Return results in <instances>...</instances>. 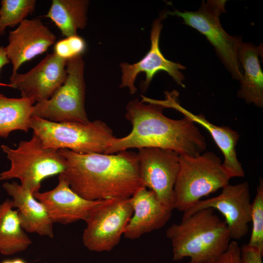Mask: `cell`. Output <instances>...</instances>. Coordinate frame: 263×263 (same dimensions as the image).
Returning a JSON list of instances; mask_svg holds the SVG:
<instances>
[{
  "instance_id": "484cf974",
  "label": "cell",
  "mask_w": 263,
  "mask_h": 263,
  "mask_svg": "<svg viewBox=\"0 0 263 263\" xmlns=\"http://www.w3.org/2000/svg\"><path fill=\"white\" fill-rule=\"evenodd\" d=\"M212 263H242L237 242L231 241L227 249Z\"/></svg>"
},
{
  "instance_id": "30bf717a",
  "label": "cell",
  "mask_w": 263,
  "mask_h": 263,
  "mask_svg": "<svg viewBox=\"0 0 263 263\" xmlns=\"http://www.w3.org/2000/svg\"><path fill=\"white\" fill-rule=\"evenodd\" d=\"M136 153L144 187L152 190L164 206L172 210L180 155L171 150L153 147L139 149Z\"/></svg>"
},
{
  "instance_id": "f546056e",
  "label": "cell",
  "mask_w": 263,
  "mask_h": 263,
  "mask_svg": "<svg viewBox=\"0 0 263 263\" xmlns=\"http://www.w3.org/2000/svg\"><path fill=\"white\" fill-rule=\"evenodd\" d=\"M48 263L45 262V263ZM62 263V262H61V263Z\"/></svg>"
},
{
  "instance_id": "603a6c76",
  "label": "cell",
  "mask_w": 263,
  "mask_h": 263,
  "mask_svg": "<svg viewBox=\"0 0 263 263\" xmlns=\"http://www.w3.org/2000/svg\"><path fill=\"white\" fill-rule=\"evenodd\" d=\"M35 0H2L0 7V36L7 27L18 26L32 14L36 7Z\"/></svg>"
},
{
  "instance_id": "4316f807",
  "label": "cell",
  "mask_w": 263,
  "mask_h": 263,
  "mask_svg": "<svg viewBox=\"0 0 263 263\" xmlns=\"http://www.w3.org/2000/svg\"><path fill=\"white\" fill-rule=\"evenodd\" d=\"M242 263H263V251L258 248L244 244L240 247Z\"/></svg>"
},
{
  "instance_id": "cb8c5ba5",
  "label": "cell",
  "mask_w": 263,
  "mask_h": 263,
  "mask_svg": "<svg viewBox=\"0 0 263 263\" xmlns=\"http://www.w3.org/2000/svg\"><path fill=\"white\" fill-rule=\"evenodd\" d=\"M252 230L249 245L263 251V181L259 179L256 196L251 205Z\"/></svg>"
},
{
  "instance_id": "d6986e66",
  "label": "cell",
  "mask_w": 263,
  "mask_h": 263,
  "mask_svg": "<svg viewBox=\"0 0 263 263\" xmlns=\"http://www.w3.org/2000/svg\"><path fill=\"white\" fill-rule=\"evenodd\" d=\"M262 50L261 46L243 41L238 49V60L244 72L237 95L260 108L263 107V73L259 59Z\"/></svg>"
},
{
  "instance_id": "ffe728a7",
  "label": "cell",
  "mask_w": 263,
  "mask_h": 263,
  "mask_svg": "<svg viewBox=\"0 0 263 263\" xmlns=\"http://www.w3.org/2000/svg\"><path fill=\"white\" fill-rule=\"evenodd\" d=\"M31 239L22 228L18 211L14 209L12 200L0 203V253L12 255L26 250Z\"/></svg>"
},
{
  "instance_id": "9a60e30c",
  "label": "cell",
  "mask_w": 263,
  "mask_h": 263,
  "mask_svg": "<svg viewBox=\"0 0 263 263\" xmlns=\"http://www.w3.org/2000/svg\"><path fill=\"white\" fill-rule=\"evenodd\" d=\"M165 99H149V102L159 104L165 108L173 109L194 123L205 128L211 135L224 156L223 166L230 178L243 177L244 171L237 155L236 146L239 139L238 133L226 126H218L207 120L202 114H195L183 107L178 102L179 93L174 90L165 93Z\"/></svg>"
},
{
  "instance_id": "2e32d148",
  "label": "cell",
  "mask_w": 263,
  "mask_h": 263,
  "mask_svg": "<svg viewBox=\"0 0 263 263\" xmlns=\"http://www.w3.org/2000/svg\"><path fill=\"white\" fill-rule=\"evenodd\" d=\"M33 195L44 206L53 223L62 225L85 222L91 210L101 201L82 198L71 188L61 174L54 188Z\"/></svg>"
},
{
  "instance_id": "7a4b0ae2",
  "label": "cell",
  "mask_w": 263,
  "mask_h": 263,
  "mask_svg": "<svg viewBox=\"0 0 263 263\" xmlns=\"http://www.w3.org/2000/svg\"><path fill=\"white\" fill-rule=\"evenodd\" d=\"M164 109L159 104H146L137 99L129 102L125 116L132 126V131L123 137H115L105 154L150 147L171 150L179 155L196 156L203 153L207 142L195 123L185 116L169 118L163 114Z\"/></svg>"
},
{
  "instance_id": "3957f363",
  "label": "cell",
  "mask_w": 263,
  "mask_h": 263,
  "mask_svg": "<svg viewBox=\"0 0 263 263\" xmlns=\"http://www.w3.org/2000/svg\"><path fill=\"white\" fill-rule=\"evenodd\" d=\"M166 236L171 242L173 260L188 257L189 263H212L231 242L225 223L211 208L182 217L167 229Z\"/></svg>"
},
{
  "instance_id": "6da1fadb",
  "label": "cell",
  "mask_w": 263,
  "mask_h": 263,
  "mask_svg": "<svg viewBox=\"0 0 263 263\" xmlns=\"http://www.w3.org/2000/svg\"><path fill=\"white\" fill-rule=\"evenodd\" d=\"M59 151L65 159L61 174L71 188L91 201L131 197L144 187L137 153L123 150L113 154H81Z\"/></svg>"
},
{
  "instance_id": "e0dca14e",
  "label": "cell",
  "mask_w": 263,
  "mask_h": 263,
  "mask_svg": "<svg viewBox=\"0 0 263 263\" xmlns=\"http://www.w3.org/2000/svg\"><path fill=\"white\" fill-rule=\"evenodd\" d=\"M133 213L123 235L135 240L143 235L163 227L171 216L172 210L164 206L154 193L145 187L137 190L131 197Z\"/></svg>"
},
{
  "instance_id": "7c38bea8",
  "label": "cell",
  "mask_w": 263,
  "mask_h": 263,
  "mask_svg": "<svg viewBox=\"0 0 263 263\" xmlns=\"http://www.w3.org/2000/svg\"><path fill=\"white\" fill-rule=\"evenodd\" d=\"M168 15L163 14L153 22L150 32V48L146 55L137 62L130 64L126 62L120 65L121 72L120 87L129 89L131 94L137 92L135 81L139 73L144 72L146 79L141 84L142 91H146L154 75L160 71L167 72L179 86L184 88L185 77L181 70L186 67L181 64L166 59L159 48V39L162 28V20Z\"/></svg>"
},
{
  "instance_id": "9c48e42d",
  "label": "cell",
  "mask_w": 263,
  "mask_h": 263,
  "mask_svg": "<svg viewBox=\"0 0 263 263\" xmlns=\"http://www.w3.org/2000/svg\"><path fill=\"white\" fill-rule=\"evenodd\" d=\"M132 213L130 197L101 200L85 221L82 238L84 245L94 252L113 250L120 242Z\"/></svg>"
},
{
  "instance_id": "277c9868",
  "label": "cell",
  "mask_w": 263,
  "mask_h": 263,
  "mask_svg": "<svg viewBox=\"0 0 263 263\" xmlns=\"http://www.w3.org/2000/svg\"><path fill=\"white\" fill-rule=\"evenodd\" d=\"M174 187V209L185 212L201 198L229 184L231 179L220 158L211 151L180 155Z\"/></svg>"
},
{
  "instance_id": "8992f818",
  "label": "cell",
  "mask_w": 263,
  "mask_h": 263,
  "mask_svg": "<svg viewBox=\"0 0 263 263\" xmlns=\"http://www.w3.org/2000/svg\"><path fill=\"white\" fill-rule=\"evenodd\" d=\"M1 149L10 160L11 166L0 173V180L17 178L20 184L33 194L39 191L43 180L59 175L65 169V158L59 150L44 148L34 132L30 140L20 141L16 149L4 145Z\"/></svg>"
},
{
  "instance_id": "4fadbf2b",
  "label": "cell",
  "mask_w": 263,
  "mask_h": 263,
  "mask_svg": "<svg viewBox=\"0 0 263 263\" xmlns=\"http://www.w3.org/2000/svg\"><path fill=\"white\" fill-rule=\"evenodd\" d=\"M67 60L54 53L48 54L29 71L11 75L9 84L20 91L22 97L35 103L49 99L64 82Z\"/></svg>"
},
{
  "instance_id": "44dd1931",
  "label": "cell",
  "mask_w": 263,
  "mask_h": 263,
  "mask_svg": "<svg viewBox=\"0 0 263 263\" xmlns=\"http://www.w3.org/2000/svg\"><path fill=\"white\" fill-rule=\"evenodd\" d=\"M89 4L87 0H53L45 17L55 23L65 38L76 35L78 30L87 25Z\"/></svg>"
},
{
  "instance_id": "ba28073f",
  "label": "cell",
  "mask_w": 263,
  "mask_h": 263,
  "mask_svg": "<svg viewBox=\"0 0 263 263\" xmlns=\"http://www.w3.org/2000/svg\"><path fill=\"white\" fill-rule=\"evenodd\" d=\"M225 3V0H203L196 11L175 10L167 14L181 17L184 23L205 36L233 78L240 81L243 74L238 58V49L242 40L228 34L221 24L220 17L226 12Z\"/></svg>"
},
{
  "instance_id": "52a82bcc",
  "label": "cell",
  "mask_w": 263,
  "mask_h": 263,
  "mask_svg": "<svg viewBox=\"0 0 263 263\" xmlns=\"http://www.w3.org/2000/svg\"><path fill=\"white\" fill-rule=\"evenodd\" d=\"M84 68L82 56L67 60L64 82L49 99L35 103L33 116L58 123L88 122Z\"/></svg>"
},
{
  "instance_id": "5b68a950",
  "label": "cell",
  "mask_w": 263,
  "mask_h": 263,
  "mask_svg": "<svg viewBox=\"0 0 263 263\" xmlns=\"http://www.w3.org/2000/svg\"><path fill=\"white\" fill-rule=\"evenodd\" d=\"M30 129L44 148L67 149L81 154L105 153L115 138L113 130L100 120L87 123H58L33 116Z\"/></svg>"
},
{
  "instance_id": "5bb4252c",
  "label": "cell",
  "mask_w": 263,
  "mask_h": 263,
  "mask_svg": "<svg viewBox=\"0 0 263 263\" xmlns=\"http://www.w3.org/2000/svg\"><path fill=\"white\" fill-rule=\"evenodd\" d=\"M56 38L39 19H26L16 29L10 31L4 50L12 65V75L17 73L24 63L46 52L55 43Z\"/></svg>"
},
{
  "instance_id": "7402d4cb",
  "label": "cell",
  "mask_w": 263,
  "mask_h": 263,
  "mask_svg": "<svg viewBox=\"0 0 263 263\" xmlns=\"http://www.w3.org/2000/svg\"><path fill=\"white\" fill-rule=\"evenodd\" d=\"M35 103L27 98H9L0 93V137L7 138L17 130L28 132Z\"/></svg>"
},
{
  "instance_id": "f1b7e54d",
  "label": "cell",
  "mask_w": 263,
  "mask_h": 263,
  "mask_svg": "<svg viewBox=\"0 0 263 263\" xmlns=\"http://www.w3.org/2000/svg\"><path fill=\"white\" fill-rule=\"evenodd\" d=\"M0 263H28L24 260L21 258H15L13 259L5 260Z\"/></svg>"
},
{
  "instance_id": "83f0119b",
  "label": "cell",
  "mask_w": 263,
  "mask_h": 263,
  "mask_svg": "<svg viewBox=\"0 0 263 263\" xmlns=\"http://www.w3.org/2000/svg\"><path fill=\"white\" fill-rule=\"evenodd\" d=\"M10 63V61L7 56L4 47L0 46V73L1 69L5 65ZM0 86H7L11 87L9 84H5L0 82Z\"/></svg>"
},
{
  "instance_id": "8fae6325",
  "label": "cell",
  "mask_w": 263,
  "mask_h": 263,
  "mask_svg": "<svg viewBox=\"0 0 263 263\" xmlns=\"http://www.w3.org/2000/svg\"><path fill=\"white\" fill-rule=\"evenodd\" d=\"M251 205L249 186L245 181L236 185L228 184L222 188L219 195L199 200L184 212L183 217L204 208L217 210L225 218L231 239L239 240L249 231Z\"/></svg>"
},
{
  "instance_id": "ac0fdd59",
  "label": "cell",
  "mask_w": 263,
  "mask_h": 263,
  "mask_svg": "<svg viewBox=\"0 0 263 263\" xmlns=\"http://www.w3.org/2000/svg\"><path fill=\"white\" fill-rule=\"evenodd\" d=\"M3 188L12 197V205L18 211L22 228L26 233L53 238L54 223L41 203L29 189L16 182H6Z\"/></svg>"
},
{
  "instance_id": "d4e9b609",
  "label": "cell",
  "mask_w": 263,
  "mask_h": 263,
  "mask_svg": "<svg viewBox=\"0 0 263 263\" xmlns=\"http://www.w3.org/2000/svg\"><path fill=\"white\" fill-rule=\"evenodd\" d=\"M86 49L84 39L77 35L65 37L55 43L54 53L59 57L68 60L82 56Z\"/></svg>"
}]
</instances>
